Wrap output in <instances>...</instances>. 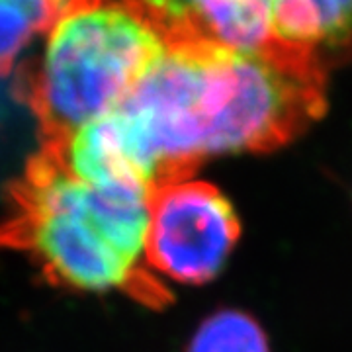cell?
Returning a JSON list of instances; mask_svg holds the SVG:
<instances>
[{"mask_svg":"<svg viewBox=\"0 0 352 352\" xmlns=\"http://www.w3.org/2000/svg\"><path fill=\"white\" fill-rule=\"evenodd\" d=\"M16 235L57 282L87 292L135 286L143 298L164 289L143 270L151 190L141 184L94 186L76 178L59 149L41 147L20 188Z\"/></svg>","mask_w":352,"mask_h":352,"instance_id":"obj_1","label":"cell"},{"mask_svg":"<svg viewBox=\"0 0 352 352\" xmlns=\"http://www.w3.org/2000/svg\"><path fill=\"white\" fill-rule=\"evenodd\" d=\"M47 34L38 61L22 69L20 94L53 149L112 112L164 51L124 0H71Z\"/></svg>","mask_w":352,"mask_h":352,"instance_id":"obj_2","label":"cell"},{"mask_svg":"<svg viewBox=\"0 0 352 352\" xmlns=\"http://www.w3.org/2000/svg\"><path fill=\"white\" fill-rule=\"evenodd\" d=\"M239 237V215L214 184L184 178L151 192L145 264L166 280L212 282Z\"/></svg>","mask_w":352,"mask_h":352,"instance_id":"obj_3","label":"cell"},{"mask_svg":"<svg viewBox=\"0 0 352 352\" xmlns=\"http://www.w3.org/2000/svg\"><path fill=\"white\" fill-rule=\"evenodd\" d=\"M163 47L249 53L278 39L280 0H124Z\"/></svg>","mask_w":352,"mask_h":352,"instance_id":"obj_4","label":"cell"},{"mask_svg":"<svg viewBox=\"0 0 352 352\" xmlns=\"http://www.w3.org/2000/svg\"><path fill=\"white\" fill-rule=\"evenodd\" d=\"M278 36L325 57L352 55V0H280Z\"/></svg>","mask_w":352,"mask_h":352,"instance_id":"obj_5","label":"cell"},{"mask_svg":"<svg viewBox=\"0 0 352 352\" xmlns=\"http://www.w3.org/2000/svg\"><path fill=\"white\" fill-rule=\"evenodd\" d=\"M71 0H0V76L38 34L50 32Z\"/></svg>","mask_w":352,"mask_h":352,"instance_id":"obj_6","label":"cell"},{"mask_svg":"<svg viewBox=\"0 0 352 352\" xmlns=\"http://www.w3.org/2000/svg\"><path fill=\"white\" fill-rule=\"evenodd\" d=\"M188 352H270L261 323L245 311L210 315L190 340Z\"/></svg>","mask_w":352,"mask_h":352,"instance_id":"obj_7","label":"cell"}]
</instances>
